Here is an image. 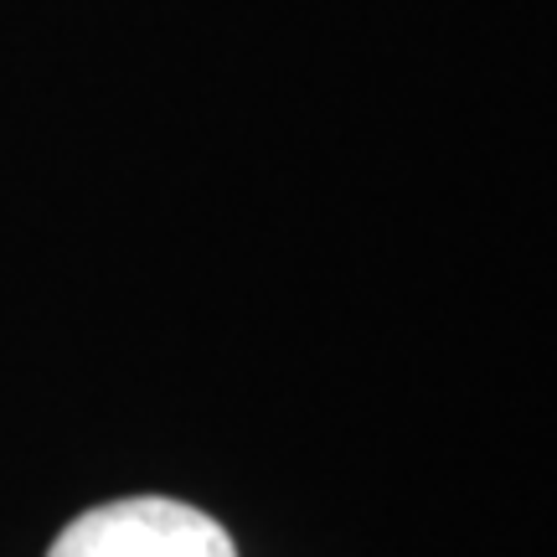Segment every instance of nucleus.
<instances>
[{
  "label": "nucleus",
  "mask_w": 557,
  "mask_h": 557,
  "mask_svg": "<svg viewBox=\"0 0 557 557\" xmlns=\"http://www.w3.org/2000/svg\"><path fill=\"white\" fill-rule=\"evenodd\" d=\"M47 557H238L218 521L171 496H129L62 527Z\"/></svg>",
  "instance_id": "1"
}]
</instances>
